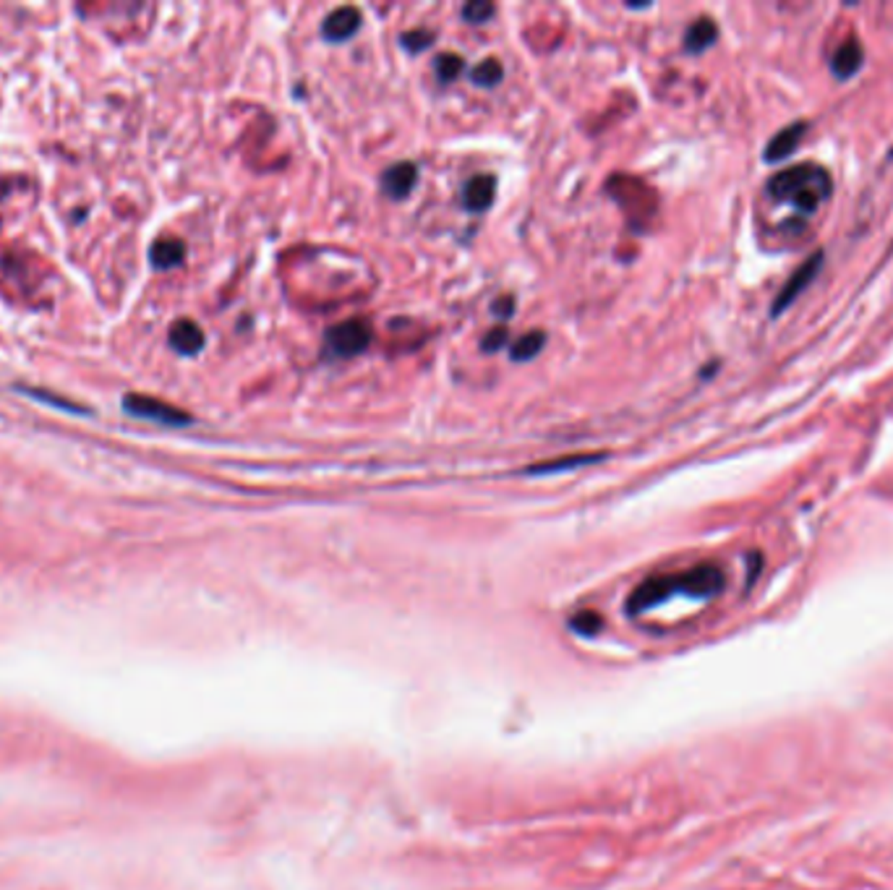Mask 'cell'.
Returning <instances> with one entry per match:
<instances>
[{
  "label": "cell",
  "instance_id": "6da1fadb",
  "mask_svg": "<svg viewBox=\"0 0 893 890\" xmlns=\"http://www.w3.org/2000/svg\"><path fill=\"white\" fill-rule=\"evenodd\" d=\"M765 189L776 202L792 204L802 214H813L820 204H826L831 199L834 181H831V172L826 168L802 162V165L776 172L768 181Z\"/></svg>",
  "mask_w": 893,
  "mask_h": 890
},
{
  "label": "cell",
  "instance_id": "7a4b0ae2",
  "mask_svg": "<svg viewBox=\"0 0 893 890\" xmlns=\"http://www.w3.org/2000/svg\"><path fill=\"white\" fill-rule=\"evenodd\" d=\"M371 345V326L363 319H348L327 332V347L337 358H353Z\"/></svg>",
  "mask_w": 893,
  "mask_h": 890
},
{
  "label": "cell",
  "instance_id": "3957f363",
  "mask_svg": "<svg viewBox=\"0 0 893 890\" xmlns=\"http://www.w3.org/2000/svg\"><path fill=\"white\" fill-rule=\"evenodd\" d=\"M123 410L133 418L154 420V423H162V426H189L191 420H193L189 413L178 410L171 402L147 398V395H129V398H123Z\"/></svg>",
  "mask_w": 893,
  "mask_h": 890
},
{
  "label": "cell",
  "instance_id": "277c9868",
  "mask_svg": "<svg viewBox=\"0 0 893 890\" xmlns=\"http://www.w3.org/2000/svg\"><path fill=\"white\" fill-rule=\"evenodd\" d=\"M820 266H823V251H815L807 262H802V264L797 266V272H792V277L784 283L781 293L776 295V301H774V305H771V316H781L789 305L797 301L799 295L805 293V287L817 277Z\"/></svg>",
  "mask_w": 893,
  "mask_h": 890
},
{
  "label": "cell",
  "instance_id": "5b68a950",
  "mask_svg": "<svg viewBox=\"0 0 893 890\" xmlns=\"http://www.w3.org/2000/svg\"><path fill=\"white\" fill-rule=\"evenodd\" d=\"M361 11L353 5H342L335 8L322 24V37L327 42H345L350 39L358 29H361Z\"/></svg>",
  "mask_w": 893,
  "mask_h": 890
},
{
  "label": "cell",
  "instance_id": "8992f818",
  "mask_svg": "<svg viewBox=\"0 0 893 890\" xmlns=\"http://www.w3.org/2000/svg\"><path fill=\"white\" fill-rule=\"evenodd\" d=\"M416 183H419V171L413 162H395L381 175V191L395 202L408 199L410 191L416 189Z\"/></svg>",
  "mask_w": 893,
  "mask_h": 890
},
{
  "label": "cell",
  "instance_id": "52a82bcc",
  "mask_svg": "<svg viewBox=\"0 0 893 890\" xmlns=\"http://www.w3.org/2000/svg\"><path fill=\"white\" fill-rule=\"evenodd\" d=\"M805 133H807V123H805V120H797V123L784 126V129L768 141V147H765V152H763L765 162H781V160H786L789 154L797 150L799 141L805 139Z\"/></svg>",
  "mask_w": 893,
  "mask_h": 890
},
{
  "label": "cell",
  "instance_id": "ba28073f",
  "mask_svg": "<svg viewBox=\"0 0 893 890\" xmlns=\"http://www.w3.org/2000/svg\"><path fill=\"white\" fill-rule=\"evenodd\" d=\"M862 60H865V50L859 45V39H846L836 53H834V60H831V71L838 81H846L852 78L862 68Z\"/></svg>",
  "mask_w": 893,
  "mask_h": 890
},
{
  "label": "cell",
  "instance_id": "9c48e42d",
  "mask_svg": "<svg viewBox=\"0 0 893 890\" xmlns=\"http://www.w3.org/2000/svg\"><path fill=\"white\" fill-rule=\"evenodd\" d=\"M496 193V181L492 175H475L468 181V186L462 191V204L471 212H483L492 207Z\"/></svg>",
  "mask_w": 893,
  "mask_h": 890
},
{
  "label": "cell",
  "instance_id": "30bf717a",
  "mask_svg": "<svg viewBox=\"0 0 893 890\" xmlns=\"http://www.w3.org/2000/svg\"><path fill=\"white\" fill-rule=\"evenodd\" d=\"M171 345L181 356H196L204 347V332L199 329V324L181 319L171 326Z\"/></svg>",
  "mask_w": 893,
  "mask_h": 890
},
{
  "label": "cell",
  "instance_id": "8fae6325",
  "mask_svg": "<svg viewBox=\"0 0 893 890\" xmlns=\"http://www.w3.org/2000/svg\"><path fill=\"white\" fill-rule=\"evenodd\" d=\"M719 37V26L713 24V19H698L684 35V50L687 53H705Z\"/></svg>",
  "mask_w": 893,
  "mask_h": 890
},
{
  "label": "cell",
  "instance_id": "7c38bea8",
  "mask_svg": "<svg viewBox=\"0 0 893 890\" xmlns=\"http://www.w3.org/2000/svg\"><path fill=\"white\" fill-rule=\"evenodd\" d=\"M607 455H572V457H559V460H549V462H541V465H533L528 468L525 473L531 475H552V473H565V471H577L583 465H590V462H601Z\"/></svg>",
  "mask_w": 893,
  "mask_h": 890
},
{
  "label": "cell",
  "instance_id": "4fadbf2b",
  "mask_svg": "<svg viewBox=\"0 0 893 890\" xmlns=\"http://www.w3.org/2000/svg\"><path fill=\"white\" fill-rule=\"evenodd\" d=\"M183 256H186V246L178 238H162V241H157L152 246V254H150V259H152V264L157 269H172V266H178L183 262Z\"/></svg>",
  "mask_w": 893,
  "mask_h": 890
},
{
  "label": "cell",
  "instance_id": "5bb4252c",
  "mask_svg": "<svg viewBox=\"0 0 893 890\" xmlns=\"http://www.w3.org/2000/svg\"><path fill=\"white\" fill-rule=\"evenodd\" d=\"M544 345H546V335H544L541 329L528 332V335H523V337H517V340L513 342V347H510V358H513L514 363L533 360L541 350H544Z\"/></svg>",
  "mask_w": 893,
  "mask_h": 890
},
{
  "label": "cell",
  "instance_id": "9a60e30c",
  "mask_svg": "<svg viewBox=\"0 0 893 890\" xmlns=\"http://www.w3.org/2000/svg\"><path fill=\"white\" fill-rule=\"evenodd\" d=\"M471 78H473L475 87H496L504 78V68H502L499 60L486 57V60H481L473 71H471Z\"/></svg>",
  "mask_w": 893,
  "mask_h": 890
},
{
  "label": "cell",
  "instance_id": "2e32d148",
  "mask_svg": "<svg viewBox=\"0 0 893 890\" xmlns=\"http://www.w3.org/2000/svg\"><path fill=\"white\" fill-rule=\"evenodd\" d=\"M462 68H465V63L460 56H439L434 60V71L441 84H452L462 74Z\"/></svg>",
  "mask_w": 893,
  "mask_h": 890
},
{
  "label": "cell",
  "instance_id": "e0dca14e",
  "mask_svg": "<svg viewBox=\"0 0 893 890\" xmlns=\"http://www.w3.org/2000/svg\"><path fill=\"white\" fill-rule=\"evenodd\" d=\"M494 5L492 3H486V0H473V3H468V5H462V19L468 21V24H483V21H489L492 16H494Z\"/></svg>",
  "mask_w": 893,
  "mask_h": 890
},
{
  "label": "cell",
  "instance_id": "ac0fdd59",
  "mask_svg": "<svg viewBox=\"0 0 893 890\" xmlns=\"http://www.w3.org/2000/svg\"><path fill=\"white\" fill-rule=\"evenodd\" d=\"M400 42H402V47H405L408 53H421V50H426V47L434 42V32L413 29V32H405V35L400 37Z\"/></svg>",
  "mask_w": 893,
  "mask_h": 890
},
{
  "label": "cell",
  "instance_id": "d6986e66",
  "mask_svg": "<svg viewBox=\"0 0 893 890\" xmlns=\"http://www.w3.org/2000/svg\"><path fill=\"white\" fill-rule=\"evenodd\" d=\"M21 392L32 395L35 399H42V402H50V405H56V408H63V410H68V413H84V408H78V405L68 402V399H57L56 395H47L45 389H29V387H21Z\"/></svg>",
  "mask_w": 893,
  "mask_h": 890
},
{
  "label": "cell",
  "instance_id": "ffe728a7",
  "mask_svg": "<svg viewBox=\"0 0 893 890\" xmlns=\"http://www.w3.org/2000/svg\"><path fill=\"white\" fill-rule=\"evenodd\" d=\"M507 340H510L507 329H492V332L483 337V342H481V350H483V353H496V350H502V347L507 345Z\"/></svg>",
  "mask_w": 893,
  "mask_h": 890
},
{
  "label": "cell",
  "instance_id": "44dd1931",
  "mask_svg": "<svg viewBox=\"0 0 893 890\" xmlns=\"http://www.w3.org/2000/svg\"><path fill=\"white\" fill-rule=\"evenodd\" d=\"M513 311H514L513 298H499V301H494V314L499 316V319H510Z\"/></svg>",
  "mask_w": 893,
  "mask_h": 890
}]
</instances>
